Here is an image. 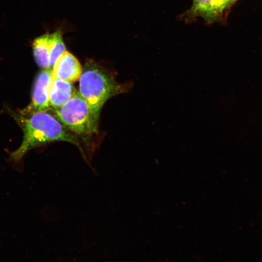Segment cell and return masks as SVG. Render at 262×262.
I'll return each instance as SVG.
<instances>
[{"label": "cell", "instance_id": "1", "mask_svg": "<svg viewBox=\"0 0 262 262\" xmlns=\"http://www.w3.org/2000/svg\"><path fill=\"white\" fill-rule=\"evenodd\" d=\"M27 114L29 115H18L17 117L22 127L23 140L19 148L11 154V157L15 162H19L29 150L51 142L62 141L79 146L76 136L46 111Z\"/></svg>", "mask_w": 262, "mask_h": 262}, {"label": "cell", "instance_id": "2", "mask_svg": "<svg viewBox=\"0 0 262 262\" xmlns=\"http://www.w3.org/2000/svg\"><path fill=\"white\" fill-rule=\"evenodd\" d=\"M121 91V87L104 69L94 63L85 64L79 79V93L97 120L104 103Z\"/></svg>", "mask_w": 262, "mask_h": 262}, {"label": "cell", "instance_id": "3", "mask_svg": "<svg viewBox=\"0 0 262 262\" xmlns=\"http://www.w3.org/2000/svg\"><path fill=\"white\" fill-rule=\"evenodd\" d=\"M58 119L73 132L89 135L97 130V120L79 92L61 107L54 109Z\"/></svg>", "mask_w": 262, "mask_h": 262}, {"label": "cell", "instance_id": "4", "mask_svg": "<svg viewBox=\"0 0 262 262\" xmlns=\"http://www.w3.org/2000/svg\"><path fill=\"white\" fill-rule=\"evenodd\" d=\"M53 76L52 70L44 69L37 75L33 87L32 102L24 113L46 111L49 109V94Z\"/></svg>", "mask_w": 262, "mask_h": 262}, {"label": "cell", "instance_id": "5", "mask_svg": "<svg viewBox=\"0 0 262 262\" xmlns=\"http://www.w3.org/2000/svg\"><path fill=\"white\" fill-rule=\"evenodd\" d=\"M82 71L78 59L66 50L55 63L52 73L54 78L73 83L79 80Z\"/></svg>", "mask_w": 262, "mask_h": 262}, {"label": "cell", "instance_id": "6", "mask_svg": "<svg viewBox=\"0 0 262 262\" xmlns=\"http://www.w3.org/2000/svg\"><path fill=\"white\" fill-rule=\"evenodd\" d=\"M230 2L229 0H193L190 14L213 22L221 16Z\"/></svg>", "mask_w": 262, "mask_h": 262}, {"label": "cell", "instance_id": "7", "mask_svg": "<svg viewBox=\"0 0 262 262\" xmlns=\"http://www.w3.org/2000/svg\"><path fill=\"white\" fill-rule=\"evenodd\" d=\"M72 83L53 77L49 94V104L58 108L73 97L76 93Z\"/></svg>", "mask_w": 262, "mask_h": 262}, {"label": "cell", "instance_id": "8", "mask_svg": "<svg viewBox=\"0 0 262 262\" xmlns=\"http://www.w3.org/2000/svg\"><path fill=\"white\" fill-rule=\"evenodd\" d=\"M52 33L46 34L36 38L33 42V53L37 64L44 69L50 68L49 49Z\"/></svg>", "mask_w": 262, "mask_h": 262}, {"label": "cell", "instance_id": "9", "mask_svg": "<svg viewBox=\"0 0 262 262\" xmlns=\"http://www.w3.org/2000/svg\"><path fill=\"white\" fill-rule=\"evenodd\" d=\"M66 51V47L63 42L62 33L60 30L52 33V38L49 49V65L52 68L55 63Z\"/></svg>", "mask_w": 262, "mask_h": 262}, {"label": "cell", "instance_id": "10", "mask_svg": "<svg viewBox=\"0 0 262 262\" xmlns=\"http://www.w3.org/2000/svg\"><path fill=\"white\" fill-rule=\"evenodd\" d=\"M229 0L230 1V2H232V1H235L236 0Z\"/></svg>", "mask_w": 262, "mask_h": 262}]
</instances>
